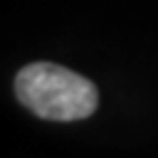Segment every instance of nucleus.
Instances as JSON below:
<instances>
[{
	"label": "nucleus",
	"mask_w": 158,
	"mask_h": 158,
	"mask_svg": "<svg viewBox=\"0 0 158 158\" xmlns=\"http://www.w3.org/2000/svg\"><path fill=\"white\" fill-rule=\"evenodd\" d=\"M17 99L40 118L47 121H79L96 111V86L81 74L52 64L35 62L15 77Z\"/></svg>",
	"instance_id": "1"
}]
</instances>
